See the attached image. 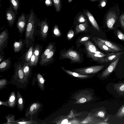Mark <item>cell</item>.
Masks as SVG:
<instances>
[{
	"mask_svg": "<svg viewBox=\"0 0 124 124\" xmlns=\"http://www.w3.org/2000/svg\"><path fill=\"white\" fill-rule=\"evenodd\" d=\"M121 13L117 3L109 7L105 14L103 19L105 25L108 29H114V26L115 24L117 22L120 23L119 19Z\"/></svg>",
	"mask_w": 124,
	"mask_h": 124,
	"instance_id": "1",
	"label": "cell"
},
{
	"mask_svg": "<svg viewBox=\"0 0 124 124\" xmlns=\"http://www.w3.org/2000/svg\"><path fill=\"white\" fill-rule=\"evenodd\" d=\"M29 81L25 76L23 70V67L20 64L17 65L15 68L14 75L9 83L15 85L21 89H24L27 86Z\"/></svg>",
	"mask_w": 124,
	"mask_h": 124,
	"instance_id": "2",
	"label": "cell"
},
{
	"mask_svg": "<svg viewBox=\"0 0 124 124\" xmlns=\"http://www.w3.org/2000/svg\"><path fill=\"white\" fill-rule=\"evenodd\" d=\"M35 24L34 13L33 11H31L29 14L25 35L26 41L27 44L30 41L33 40Z\"/></svg>",
	"mask_w": 124,
	"mask_h": 124,
	"instance_id": "3",
	"label": "cell"
},
{
	"mask_svg": "<svg viewBox=\"0 0 124 124\" xmlns=\"http://www.w3.org/2000/svg\"><path fill=\"white\" fill-rule=\"evenodd\" d=\"M43 106V105L38 101H34L31 103L26 110L25 117H29L38 114L42 111Z\"/></svg>",
	"mask_w": 124,
	"mask_h": 124,
	"instance_id": "4",
	"label": "cell"
},
{
	"mask_svg": "<svg viewBox=\"0 0 124 124\" xmlns=\"http://www.w3.org/2000/svg\"><path fill=\"white\" fill-rule=\"evenodd\" d=\"M104 67L103 65H97L77 69L73 70L80 74L86 75L96 73L101 70Z\"/></svg>",
	"mask_w": 124,
	"mask_h": 124,
	"instance_id": "5",
	"label": "cell"
},
{
	"mask_svg": "<svg viewBox=\"0 0 124 124\" xmlns=\"http://www.w3.org/2000/svg\"><path fill=\"white\" fill-rule=\"evenodd\" d=\"M62 56L63 58L69 59L74 62H79L80 61V58L79 55L75 51L68 50L62 53Z\"/></svg>",
	"mask_w": 124,
	"mask_h": 124,
	"instance_id": "6",
	"label": "cell"
},
{
	"mask_svg": "<svg viewBox=\"0 0 124 124\" xmlns=\"http://www.w3.org/2000/svg\"><path fill=\"white\" fill-rule=\"evenodd\" d=\"M7 9L6 14V17L10 27L12 26L15 21L16 18V15L13 11L11 6L10 5Z\"/></svg>",
	"mask_w": 124,
	"mask_h": 124,
	"instance_id": "7",
	"label": "cell"
},
{
	"mask_svg": "<svg viewBox=\"0 0 124 124\" xmlns=\"http://www.w3.org/2000/svg\"><path fill=\"white\" fill-rule=\"evenodd\" d=\"M83 12L87 17L89 21L93 27L98 31H100V29L99 26L94 17L90 12L87 9H84Z\"/></svg>",
	"mask_w": 124,
	"mask_h": 124,
	"instance_id": "8",
	"label": "cell"
},
{
	"mask_svg": "<svg viewBox=\"0 0 124 124\" xmlns=\"http://www.w3.org/2000/svg\"><path fill=\"white\" fill-rule=\"evenodd\" d=\"M120 58V56L109 65L102 73L101 77L104 78L108 76L115 69Z\"/></svg>",
	"mask_w": 124,
	"mask_h": 124,
	"instance_id": "9",
	"label": "cell"
},
{
	"mask_svg": "<svg viewBox=\"0 0 124 124\" xmlns=\"http://www.w3.org/2000/svg\"><path fill=\"white\" fill-rule=\"evenodd\" d=\"M26 24L25 16L24 13H23L19 16L17 23V27L18 29L19 32L20 33L21 36L23 31Z\"/></svg>",
	"mask_w": 124,
	"mask_h": 124,
	"instance_id": "10",
	"label": "cell"
},
{
	"mask_svg": "<svg viewBox=\"0 0 124 124\" xmlns=\"http://www.w3.org/2000/svg\"><path fill=\"white\" fill-rule=\"evenodd\" d=\"M33 116L29 117H23L16 120L15 124H36L38 122L32 119Z\"/></svg>",
	"mask_w": 124,
	"mask_h": 124,
	"instance_id": "11",
	"label": "cell"
},
{
	"mask_svg": "<svg viewBox=\"0 0 124 124\" xmlns=\"http://www.w3.org/2000/svg\"><path fill=\"white\" fill-rule=\"evenodd\" d=\"M88 19L83 12H78L75 16L74 22L77 25L79 24L88 22Z\"/></svg>",
	"mask_w": 124,
	"mask_h": 124,
	"instance_id": "12",
	"label": "cell"
},
{
	"mask_svg": "<svg viewBox=\"0 0 124 124\" xmlns=\"http://www.w3.org/2000/svg\"><path fill=\"white\" fill-rule=\"evenodd\" d=\"M95 38L116 52L119 51L121 50V49L118 46L111 42L100 38L97 37Z\"/></svg>",
	"mask_w": 124,
	"mask_h": 124,
	"instance_id": "13",
	"label": "cell"
},
{
	"mask_svg": "<svg viewBox=\"0 0 124 124\" xmlns=\"http://www.w3.org/2000/svg\"><path fill=\"white\" fill-rule=\"evenodd\" d=\"M16 103L18 109L21 111H22L24 108L25 101L19 90L17 91Z\"/></svg>",
	"mask_w": 124,
	"mask_h": 124,
	"instance_id": "14",
	"label": "cell"
},
{
	"mask_svg": "<svg viewBox=\"0 0 124 124\" xmlns=\"http://www.w3.org/2000/svg\"><path fill=\"white\" fill-rule=\"evenodd\" d=\"M7 101L9 107L13 108L16 105V97L14 91H12L9 94Z\"/></svg>",
	"mask_w": 124,
	"mask_h": 124,
	"instance_id": "15",
	"label": "cell"
},
{
	"mask_svg": "<svg viewBox=\"0 0 124 124\" xmlns=\"http://www.w3.org/2000/svg\"><path fill=\"white\" fill-rule=\"evenodd\" d=\"M123 54L122 52H113L108 54L104 58V62L114 61Z\"/></svg>",
	"mask_w": 124,
	"mask_h": 124,
	"instance_id": "16",
	"label": "cell"
},
{
	"mask_svg": "<svg viewBox=\"0 0 124 124\" xmlns=\"http://www.w3.org/2000/svg\"><path fill=\"white\" fill-rule=\"evenodd\" d=\"M41 33L42 37L45 39L47 36L48 30V26L46 21H43L41 22Z\"/></svg>",
	"mask_w": 124,
	"mask_h": 124,
	"instance_id": "17",
	"label": "cell"
},
{
	"mask_svg": "<svg viewBox=\"0 0 124 124\" xmlns=\"http://www.w3.org/2000/svg\"><path fill=\"white\" fill-rule=\"evenodd\" d=\"M88 56L92 58L94 61L102 63L104 62V58L103 57L107 56V55L87 53Z\"/></svg>",
	"mask_w": 124,
	"mask_h": 124,
	"instance_id": "18",
	"label": "cell"
},
{
	"mask_svg": "<svg viewBox=\"0 0 124 124\" xmlns=\"http://www.w3.org/2000/svg\"><path fill=\"white\" fill-rule=\"evenodd\" d=\"M92 39L95 44L102 50L107 52H116L95 38H92Z\"/></svg>",
	"mask_w": 124,
	"mask_h": 124,
	"instance_id": "19",
	"label": "cell"
},
{
	"mask_svg": "<svg viewBox=\"0 0 124 124\" xmlns=\"http://www.w3.org/2000/svg\"><path fill=\"white\" fill-rule=\"evenodd\" d=\"M36 79L39 87L41 90L44 91L45 79L41 74L38 73L36 75Z\"/></svg>",
	"mask_w": 124,
	"mask_h": 124,
	"instance_id": "20",
	"label": "cell"
},
{
	"mask_svg": "<svg viewBox=\"0 0 124 124\" xmlns=\"http://www.w3.org/2000/svg\"><path fill=\"white\" fill-rule=\"evenodd\" d=\"M84 45L88 53H92L99 51L94 45L90 41H88L84 43Z\"/></svg>",
	"mask_w": 124,
	"mask_h": 124,
	"instance_id": "21",
	"label": "cell"
},
{
	"mask_svg": "<svg viewBox=\"0 0 124 124\" xmlns=\"http://www.w3.org/2000/svg\"><path fill=\"white\" fill-rule=\"evenodd\" d=\"M11 62L10 58L2 61L0 64V71L3 72L9 69L10 67Z\"/></svg>",
	"mask_w": 124,
	"mask_h": 124,
	"instance_id": "22",
	"label": "cell"
},
{
	"mask_svg": "<svg viewBox=\"0 0 124 124\" xmlns=\"http://www.w3.org/2000/svg\"><path fill=\"white\" fill-rule=\"evenodd\" d=\"M28 63L25 62L23 67L24 75L29 81L31 76V72Z\"/></svg>",
	"mask_w": 124,
	"mask_h": 124,
	"instance_id": "23",
	"label": "cell"
},
{
	"mask_svg": "<svg viewBox=\"0 0 124 124\" xmlns=\"http://www.w3.org/2000/svg\"><path fill=\"white\" fill-rule=\"evenodd\" d=\"M8 34L7 31L5 30L2 31L0 35V49L1 50L2 47L8 39Z\"/></svg>",
	"mask_w": 124,
	"mask_h": 124,
	"instance_id": "24",
	"label": "cell"
},
{
	"mask_svg": "<svg viewBox=\"0 0 124 124\" xmlns=\"http://www.w3.org/2000/svg\"><path fill=\"white\" fill-rule=\"evenodd\" d=\"M62 68L66 73L75 77L84 78H88L90 76V75L82 74L75 72H74L65 69L63 67H62Z\"/></svg>",
	"mask_w": 124,
	"mask_h": 124,
	"instance_id": "25",
	"label": "cell"
},
{
	"mask_svg": "<svg viewBox=\"0 0 124 124\" xmlns=\"http://www.w3.org/2000/svg\"><path fill=\"white\" fill-rule=\"evenodd\" d=\"M89 25L88 22L81 23L77 25L76 27V34L86 31Z\"/></svg>",
	"mask_w": 124,
	"mask_h": 124,
	"instance_id": "26",
	"label": "cell"
},
{
	"mask_svg": "<svg viewBox=\"0 0 124 124\" xmlns=\"http://www.w3.org/2000/svg\"><path fill=\"white\" fill-rule=\"evenodd\" d=\"M54 53L55 50L53 49L47 55L40 61V64L43 66L50 61L53 57Z\"/></svg>",
	"mask_w": 124,
	"mask_h": 124,
	"instance_id": "27",
	"label": "cell"
},
{
	"mask_svg": "<svg viewBox=\"0 0 124 124\" xmlns=\"http://www.w3.org/2000/svg\"><path fill=\"white\" fill-rule=\"evenodd\" d=\"M54 7L56 11L59 13L61 11L62 7L61 0H52Z\"/></svg>",
	"mask_w": 124,
	"mask_h": 124,
	"instance_id": "28",
	"label": "cell"
},
{
	"mask_svg": "<svg viewBox=\"0 0 124 124\" xmlns=\"http://www.w3.org/2000/svg\"><path fill=\"white\" fill-rule=\"evenodd\" d=\"M114 86L118 93L123 95L124 94V82L116 84Z\"/></svg>",
	"mask_w": 124,
	"mask_h": 124,
	"instance_id": "29",
	"label": "cell"
},
{
	"mask_svg": "<svg viewBox=\"0 0 124 124\" xmlns=\"http://www.w3.org/2000/svg\"><path fill=\"white\" fill-rule=\"evenodd\" d=\"M54 46L53 44L51 43L50 44L42 54L40 57L41 61L47 55L53 48Z\"/></svg>",
	"mask_w": 124,
	"mask_h": 124,
	"instance_id": "30",
	"label": "cell"
},
{
	"mask_svg": "<svg viewBox=\"0 0 124 124\" xmlns=\"http://www.w3.org/2000/svg\"><path fill=\"white\" fill-rule=\"evenodd\" d=\"M23 45L22 40H20L18 42H15L14 44V49L15 52H19L21 49Z\"/></svg>",
	"mask_w": 124,
	"mask_h": 124,
	"instance_id": "31",
	"label": "cell"
},
{
	"mask_svg": "<svg viewBox=\"0 0 124 124\" xmlns=\"http://www.w3.org/2000/svg\"><path fill=\"white\" fill-rule=\"evenodd\" d=\"M15 116L14 115L9 114L5 117L7 120V122L3 123L4 124H15L16 120H15Z\"/></svg>",
	"mask_w": 124,
	"mask_h": 124,
	"instance_id": "32",
	"label": "cell"
},
{
	"mask_svg": "<svg viewBox=\"0 0 124 124\" xmlns=\"http://www.w3.org/2000/svg\"><path fill=\"white\" fill-rule=\"evenodd\" d=\"M33 46L30 47L25 55V59L26 61L27 62L30 61L32 55L33 53Z\"/></svg>",
	"mask_w": 124,
	"mask_h": 124,
	"instance_id": "33",
	"label": "cell"
},
{
	"mask_svg": "<svg viewBox=\"0 0 124 124\" xmlns=\"http://www.w3.org/2000/svg\"><path fill=\"white\" fill-rule=\"evenodd\" d=\"M12 8L14 10L17 11L18 9L19 5V0H10Z\"/></svg>",
	"mask_w": 124,
	"mask_h": 124,
	"instance_id": "34",
	"label": "cell"
},
{
	"mask_svg": "<svg viewBox=\"0 0 124 124\" xmlns=\"http://www.w3.org/2000/svg\"><path fill=\"white\" fill-rule=\"evenodd\" d=\"M116 116L119 118L124 117V104L119 109L116 113Z\"/></svg>",
	"mask_w": 124,
	"mask_h": 124,
	"instance_id": "35",
	"label": "cell"
},
{
	"mask_svg": "<svg viewBox=\"0 0 124 124\" xmlns=\"http://www.w3.org/2000/svg\"><path fill=\"white\" fill-rule=\"evenodd\" d=\"M33 51L35 56L36 63L37 64L40 54V48L39 46H36Z\"/></svg>",
	"mask_w": 124,
	"mask_h": 124,
	"instance_id": "36",
	"label": "cell"
},
{
	"mask_svg": "<svg viewBox=\"0 0 124 124\" xmlns=\"http://www.w3.org/2000/svg\"><path fill=\"white\" fill-rule=\"evenodd\" d=\"M9 83V82L6 79H0V90L5 88L7 85Z\"/></svg>",
	"mask_w": 124,
	"mask_h": 124,
	"instance_id": "37",
	"label": "cell"
},
{
	"mask_svg": "<svg viewBox=\"0 0 124 124\" xmlns=\"http://www.w3.org/2000/svg\"><path fill=\"white\" fill-rule=\"evenodd\" d=\"M29 62V65L30 66L37 65L36 62V57L33 51V54L30 59Z\"/></svg>",
	"mask_w": 124,
	"mask_h": 124,
	"instance_id": "38",
	"label": "cell"
},
{
	"mask_svg": "<svg viewBox=\"0 0 124 124\" xmlns=\"http://www.w3.org/2000/svg\"><path fill=\"white\" fill-rule=\"evenodd\" d=\"M108 0H100L99 1V3L97 7L99 8L102 9L106 5L108 2Z\"/></svg>",
	"mask_w": 124,
	"mask_h": 124,
	"instance_id": "39",
	"label": "cell"
},
{
	"mask_svg": "<svg viewBox=\"0 0 124 124\" xmlns=\"http://www.w3.org/2000/svg\"><path fill=\"white\" fill-rule=\"evenodd\" d=\"M119 21L121 27L124 28V12L123 11H121L119 17Z\"/></svg>",
	"mask_w": 124,
	"mask_h": 124,
	"instance_id": "40",
	"label": "cell"
},
{
	"mask_svg": "<svg viewBox=\"0 0 124 124\" xmlns=\"http://www.w3.org/2000/svg\"><path fill=\"white\" fill-rule=\"evenodd\" d=\"M53 32L54 34L56 36L59 37L61 36V33L57 25H55L54 26Z\"/></svg>",
	"mask_w": 124,
	"mask_h": 124,
	"instance_id": "41",
	"label": "cell"
},
{
	"mask_svg": "<svg viewBox=\"0 0 124 124\" xmlns=\"http://www.w3.org/2000/svg\"><path fill=\"white\" fill-rule=\"evenodd\" d=\"M117 34L119 39L122 41H124V34L120 31L117 30Z\"/></svg>",
	"mask_w": 124,
	"mask_h": 124,
	"instance_id": "42",
	"label": "cell"
},
{
	"mask_svg": "<svg viewBox=\"0 0 124 124\" xmlns=\"http://www.w3.org/2000/svg\"><path fill=\"white\" fill-rule=\"evenodd\" d=\"M74 35V32L72 30H70L68 33L67 37L68 39H71L73 37Z\"/></svg>",
	"mask_w": 124,
	"mask_h": 124,
	"instance_id": "43",
	"label": "cell"
},
{
	"mask_svg": "<svg viewBox=\"0 0 124 124\" xmlns=\"http://www.w3.org/2000/svg\"><path fill=\"white\" fill-rule=\"evenodd\" d=\"M53 4V2L52 0H46L45 1V4L47 7L49 6L52 7Z\"/></svg>",
	"mask_w": 124,
	"mask_h": 124,
	"instance_id": "44",
	"label": "cell"
},
{
	"mask_svg": "<svg viewBox=\"0 0 124 124\" xmlns=\"http://www.w3.org/2000/svg\"><path fill=\"white\" fill-rule=\"evenodd\" d=\"M90 38V36H86L83 37L80 40V42H86Z\"/></svg>",
	"mask_w": 124,
	"mask_h": 124,
	"instance_id": "45",
	"label": "cell"
},
{
	"mask_svg": "<svg viewBox=\"0 0 124 124\" xmlns=\"http://www.w3.org/2000/svg\"><path fill=\"white\" fill-rule=\"evenodd\" d=\"M97 115L99 116L104 118L105 115V112L101 111H99Z\"/></svg>",
	"mask_w": 124,
	"mask_h": 124,
	"instance_id": "46",
	"label": "cell"
},
{
	"mask_svg": "<svg viewBox=\"0 0 124 124\" xmlns=\"http://www.w3.org/2000/svg\"><path fill=\"white\" fill-rule=\"evenodd\" d=\"M0 105H4L8 107V105L7 101H3L0 100Z\"/></svg>",
	"mask_w": 124,
	"mask_h": 124,
	"instance_id": "47",
	"label": "cell"
},
{
	"mask_svg": "<svg viewBox=\"0 0 124 124\" xmlns=\"http://www.w3.org/2000/svg\"><path fill=\"white\" fill-rule=\"evenodd\" d=\"M86 99L84 98H82L79 100V101L80 103H83L85 102L86 101Z\"/></svg>",
	"mask_w": 124,
	"mask_h": 124,
	"instance_id": "48",
	"label": "cell"
},
{
	"mask_svg": "<svg viewBox=\"0 0 124 124\" xmlns=\"http://www.w3.org/2000/svg\"><path fill=\"white\" fill-rule=\"evenodd\" d=\"M68 122V121L66 119L63 120L61 123V124H67Z\"/></svg>",
	"mask_w": 124,
	"mask_h": 124,
	"instance_id": "49",
	"label": "cell"
},
{
	"mask_svg": "<svg viewBox=\"0 0 124 124\" xmlns=\"http://www.w3.org/2000/svg\"><path fill=\"white\" fill-rule=\"evenodd\" d=\"M94 54H104L100 52L99 51H97L95 52L94 53H93Z\"/></svg>",
	"mask_w": 124,
	"mask_h": 124,
	"instance_id": "50",
	"label": "cell"
},
{
	"mask_svg": "<svg viewBox=\"0 0 124 124\" xmlns=\"http://www.w3.org/2000/svg\"><path fill=\"white\" fill-rule=\"evenodd\" d=\"M3 58V56H0V62H1Z\"/></svg>",
	"mask_w": 124,
	"mask_h": 124,
	"instance_id": "51",
	"label": "cell"
},
{
	"mask_svg": "<svg viewBox=\"0 0 124 124\" xmlns=\"http://www.w3.org/2000/svg\"><path fill=\"white\" fill-rule=\"evenodd\" d=\"M92 2H94L96 1H99L100 0H89Z\"/></svg>",
	"mask_w": 124,
	"mask_h": 124,
	"instance_id": "52",
	"label": "cell"
},
{
	"mask_svg": "<svg viewBox=\"0 0 124 124\" xmlns=\"http://www.w3.org/2000/svg\"><path fill=\"white\" fill-rule=\"evenodd\" d=\"M67 0L69 3H70L72 2V0Z\"/></svg>",
	"mask_w": 124,
	"mask_h": 124,
	"instance_id": "53",
	"label": "cell"
},
{
	"mask_svg": "<svg viewBox=\"0 0 124 124\" xmlns=\"http://www.w3.org/2000/svg\"><path fill=\"white\" fill-rule=\"evenodd\" d=\"M123 1L124 2V0H123Z\"/></svg>",
	"mask_w": 124,
	"mask_h": 124,
	"instance_id": "54",
	"label": "cell"
},
{
	"mask_svg": "<svg viewBox=\"0 0 124 124\" xmlns=\"http://www.w3.org/2000/svg\"></svg>",
	"mask_w": 124,
	"mask_h": 124,
	"instance_id": "55",
	"label": "cell"
}]
</instances>
